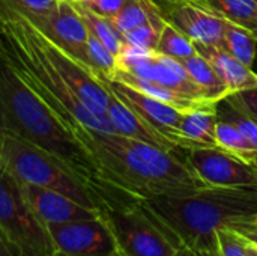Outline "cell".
<instances>
[{"instance_id":"16","label":"cell","mask_w":257,"mask_h":256,"mask_svg":"<svg viewBox=\"0 0 257 256\" xmlns=\"http://www.w3.org/2000/svg\"><path fill=\"white\" fill-rule=\"evenodd\" d=\"M181 62L184 63L191 81L200 89L208 103L218 104L229 95L227 86L203 56L196 53Z\"/></svg>"},{"instance_id":"8","label":"cell","mask_w":257,"mask_h":256,"mask_svg":"<svg viewBox=\"0 0 257 256\" xmlns=\"http://www.w3.org/2000/svg\"><path fill=\"white\" fill-rule=\"evenodd\" d=\"M36 41L47 56V59L53 63V66L59 71L65 83L72 89V92L78 97V100L95 115H107L110 92L99 81V78L93 74L90 68L75 60L60 47L53 44L47 36H44L35 27Z\"/></svg>"},{"instance_id":"11","label":"cell","mask_w":257,"mask_h":256,"mask_svg":"<svg viewBox=\"0 0 257 256\" xmlns=\"http://www.w3.org/2000/svg\"><path fill=\"white\" fill-rule=\"evenodd\" d=\"M38 30L75 60L92 69L87 53L89 30L77 11L74 0H59L53 15Z\"/></svg>"},{"instance_id":"35","label":"cell","mask_w":257,"mask_h":256,"mask_svg":"<svg viewBox=\"0 0 257 256\" xmlns=\"http://www.w3.org/2000/svg\"><path fill=\"white\" fill-rule=\"evenodd\" d=\"M250 256H257V249L250 244Z\"/></svg>"},{"instance_id":"28","label":"cell","mask_w":257,"mask_h":256,"mask_svg":"<svg viewBox=\"0 0 257 256\" xmlns=\"http://www.w3.org/2000/svg\"><path fill=\"white\" fill-rule=\"evenodd\" d=\"M224 101L257 122V86L239 92H232L224 98Z\"/></svg>"},{"instance_id":"26","label":"cell","mask_w":257,"mask_h":256,"mask_svg":"<svg viewBox=\"0 0 257 256\" xmlns=\"http://www.w3.org/2000/svg\"><path fill=\"white\" fill-rule=\"evenodd\" d=\"M217 256H250V244L235 231L229 228L218 229Z\"/></svg>"},{"instance_id":"2","label":"cell","mask_w":257,"mask_h":256,"mask_svg":"<svg viewBox=\"0 0 257 256\" xmlns=\"http://www.w3.org/2000/svg\"><path fill=\"white\" fill-rule=\"evenodd\" d=\"M0 131L57 157L89 187L98 172L87 148L14 71L0 53Z\"/></svg>"},{"instance_id":"19","label":"cell","mask_w":257,"mask_h":256,"mask_svg":"<svg viewBox=\"0 0 257 256\" xmlns=\"http://www.w3.org/2000/svg\"><path fill=\"white\" fill-rule=\"evenodd\" d=\"M215 142L217 146L244 158L251 164V161L256 158L257 151L253 145L241 134V131L230 122L218 119L215 127Z\"/></svg>"},{"instance_id":"27","label":"cell","mask_w":257,"mask_h":256,"mask_svg":"<svg viewBox=\"0 0 257 256\" xmlns=\"http://www.w3.org/2000/svg\"><path fill=\"white\" fill-rule=\"evenodd\" d=\"M158 38H160V32L157 29H154L149 23H145V24H142L136 29H131L130 32L122 35V41L125 44L137 45V47L154 50V51H157Z\"/></svg>"},{"instance_id":"37","label":"cell","mask_w":257,"mask_h":256,"mask_svg":"<svg viewBox=\"0 0 257 256\" xmlns=\"http://www.w3.org/2000/svg\"><path fill=\"white\" fill-rule=\"evenodd\" d=\"M74 2H78V3H89V2H93V0H74Z\"/></svg>"},{"instance_id":"10","label":"cell","mask_w":257,"mask_h":256,"mask_svg":"<svg viewBox=\"0 0 257 256\" xmlns=\"http://www.w3.org/2000/svg\"><path fill=\"white\" fill-rule=\"evenodd\" d=\"M163 15L193 42L223 45L227 20L208 0H176Z\"/></svg>"},{"instance_id":"14","label":"cell","mask_w":257,"mask_h":256,"mask_svg":"<svg viewBox=\"0 0 257 256\" xmlns=\"http://www.w3.org/2000/svg\"><path fill=\"white\" fill-rule=\"evenodd\" d=\"M107 116H108L110 122L113 124L116 133L120 136L151 143V145L158 146L161 149H166L169 152H175L176 149H179L173 142H170L167 137H164L161 133L154 130L143 119H140L128 106H125L111 92H110V103H108V109H107Z\"/></svg>"},{"instance_id":"25","label":"cell","mask_w":257,"mask_h":256,"mask_svg":"<svg viewBox=\"0 0 257 256\" xmlns=\"http://www.w3.org/2000/svg\"><path fill=\"white\" fill-rule=\"evenodd\" d=\"M217 107H218V104H217ZM220 110H223V112L220 113L217 110L218 119H223V121H227V122L233 124L241 131V134L253 145V148L257 151V122H254L250 116H247V115L241 113L239 110H236L235 107H232L224 100L221 101V109Z\"/></svg>"},{"instance_id":"31","label":"cell","mask_w":257,"mask_h":256,"mask_svg":"<svg viewBox=\"0 0 257 256\" xmlns=\"http://www.w3.org/2000/svg\"><path fill=\"white\" fill-rule=\"evenodd\" d=\"M232 231H235L236 234H239L248 244H251L253 247L257 249V219L251 220H245V222H239L236 225H233L232 228H229Z\"/></svg>"},{"instance_id":"38","label":"cell","mask_w":257,"mask_h":256,"mask_svg":"<svg viewBox=\"0 0 257 256\" xmlns=\"http://www.w3.org/2000/svg\"><path fill=\"white\" fill-rule=\"evenodd\" d=\"M251 166H254V167L257 169V155H256V158H254V160L251 161Z\"/></svg>"},{"instance_id":"13","label":"cell","mask_w":257,"mask_h":256,"mask_svg":"<svg viewBox=\"0 0 257 256\" xmlns=\"http://www.w3.org/2000/svg\"><path fill=\"white\" fill-rule=\"evenodd\" d=\"M196 51L203 56L215 69L218 77L224 81L229 94L245 91L257 86V74L245 63L232 56L221 45L193 42Z\"/></svg>"},{"instance_id":"32","label":"cell","mask_w":257,"mask_h":256,"mask_svg":"<svg viewBox=\"0 0 257 256\" xmlns=\"http://www.w3.org/2000/svg\"><path fill=\"white\" fill-rule=\"evenodd\" d=\"M173 256H217V252L212 250H199V249H190L182 246Z\"/></svg>"},{"instance_id":"30","label":"cell","mask_w":257,"mask_h":256,"mask_svg":"<svg viewBox=\"0 0 257 256\" xmlns=\"http://www.w3.org/2000/svg\"><path fill=\"white\" fill-rule=\"evenodd\" d=\"M126 2L128 0H93L89 3H83V5L92 12L110 20L125 6Z\"/></svg>"},{"instance_id":"23","label":"cell","mask_w":257,"mask_h":256,"mask_svg":"<svg viewBox=\"0 0 257 256\" xmlns=\"http://www.w3.org/2000/svg\"><path fill=\"white\" fill-rule=\"evenodd\" d=\"M87 53H89L93 74L110 77L114 72L116 56L90 32H89V39H87Z\"/></svg>"},{"instance_id":"22","label":"cell","mask_w":257,"mask_h":256,"mask_svg":"<svg viewBox=\"0 0 257 256\" xmlns=\"http://www.w3.org/2000/svg\"><path fill=\"white\" fill-rule=\"evenodd\" d=\"M226 20L251 30L257 23V0H208Z\"/></svg>"},{"instance_id":"6","label":"cell","mask_w":257,"mask_h":256,"mask_svg":"<svg viewBox=\"0 0 257 256\" xmlns=\"http://www.w3.org/2000/svg\"><path fill=\"white\" fill-rule=\"evenodd\" d=\"M0 235L15 256H54L44 223L26 204L18 183L0 169Z\"/></svg>"},{"instance_id":"21","label":"cell","mask_w":257,"mask_h":256,"mask_svg":"<svg viewBox=\"0 0 257 256\" xmlns=\"http://www.w3.org/2000/svg\"><path fill=\"white\" fill-rule=\"evenodd\" d=\"M157 53L178 59V60H184V59L196 54L197 51L194 48L193 41L188 36H185L173 24L166 23L160 33V38H158Z\"/></svg>"},{"instance_id":"12","label":"cell","mask_w":257,"mask_h":256,"mask_svg":"<svg viewBox=\"0 0 257 256\" xmlns=\"http://www.w3.org/2000/svg\"><path fill=\"white\" fill-rule=\"evenodd\" d=\"M18 186L26 204L45 226L98 217L96 210L84 207L56 190L20 183Z\"/></svg>"},{"instance_id":"29","label":"cell","mask_w":257,"mask_h":256,"mask_svg":"<svg viewBox=\"0 0 257 256\" xmlns=\"http://www.w3.org/2000/svg\"><path fill=\"white\" fill-rule=\"evenodd\" d=\"M157 51L154 50H148V48H142L137 45H131V44H122L120 51L116 56V69H130L131 66H134L136 63L145 60V59H151L155 56Z\"/></svg>"},{"instance_id":"39","label":"cell","mask_w":257,"mask_h":256,"mask_svg":"<svg viewBox=\"0 0 257 256\" xmlns=\"http://www.w3.org/2000/svg\"><path fill=\"white\" fill-rule=\"evenodd\" d=\"M256 219H257V217H256Z\"/></svg>"},{"instance_id":"24","label":"cell","mask_w":257,"mask_h":256,"mask_svg":"<svg viewBox=\"0 0 257 256\" xmlns=\"http://www.w3.org/2000/svg\"><path fill=\"white\" fill-rule=\"evenodd\" d=\"M110 21L114 26V29L120 35H123V33L130 32L131 29H136V27L148 23V17H146V12L140 3V0H128L125 3V6L113 18H110Z\"/></svg>"},{"instance_id":"3","label":"cell","mask_w":257,"mask_h":256,"mask_svg":"<svg viewBox=\"0 0 257 256\" xmlns=\"http://www.w3.org/2000/svg\"><path fill=\"white\" fill-rule=\"evenodd\" d=\"M145 204L176 234L182 246L217 252L218 229L257 217V186L203 187L188 195L146 199Z\"/></svg>"},{"instance_id":"7","label":"cell","mask_w":257,"mask_h":256,"mask_svg":"<svg viewBox=\"0 0 257 256\" xmlns=\"http://www.w3.org/2000/svg\"><path fill=\"white\" fill-rule=\"evenodd\" d=\"M184 151L185 161L208 187L257 186L256 167L220 146H197Z\"/></svg>"},{"instance_id":"20","label":"cell","mask_w":257,"mask_h":256,"mask_svg":"<svg viewBox=\"0 0 257 256\" xmlns=\"http://www.w3.org/2000/svg\"><path fill=\"white\" fill-rule=\"evenodd\" d=\"M57 3L59 0H0V8L23 15L36 29H41L56 11Z\"/></svg>"},{"instance_id":"4","label":"cell","mask_w":257,"mask_h":256,"mask_svg":"<svg viewBox=\"0 0 257 256\" xmlns=\"http://www.w3.org/2000/svg\"><path fill=\"white\" fill-rule=\"evenodd\" d=\"M98 217L110 229L120 256H173L182 243L145 204L104 183L90 186Z\"/></svg>"},{"instance_id":"36","label":"cell","mask_w":257,"mask_h":256,"mask_svg":"<svg viewBox=\"0 0 257 256\" xmlns=\"http://www.w3.org/2000/svg\"><path fill=\"white\" fill-rule=\"evenodd\" d=\"M250 32L253 33V36H254V39H256V42H257V23L254 24V27H253V29H251Z\"/></svg>"},{"instance_id":"1","label":"cell","mask_w":257,"mask_h":256,"mask_svg":"<svg viewBox=\"0 0 257 256\" xmlns=\"http://www.w3.org/2000/svg\"><path fill=\"white\" fill-rule=\"evenodd\" d=\"M84 146L96 166L98 181L137 199L181 196L208 187L185 160L146 142L90 131Z\"/></svg>"},{"instance_id":"9","label":"cell","mask_w":257,"mask_h":256,"mask_svg":"<svg viewBox=\"0 0 257 256\" xmlns=\"http://www.w3.org/2000/svg\"><path fill=\"white\" fill-rule=\"evenodd\" d=\"M95 75L108 89V92L117 97L140 119H143L148 125H151L154 130L161 133L164 137H167L179 148V124L184 116V110L176 109L154 97H149L122 81L108 78L101 74Z\"/></svg>"},{"instance_id":"15","label":"cell","mask_w":257,"mask_h":256,"mask_svg":"<svg viewBox=\"0 0 257 256\" xmlns=\"http://www.w3.org/2000/svg\"><path fill=\"white\" fill-rule=\"evenodd\" d=\"M217 104H203L184 112L179 124V148L184 151L197 146H217Z\"/></svg>"},{"instance_id":"17","label":"cell","mask_w":257,"mask_h":256,"mask_svg":"<svg viewBox=\"0 0 257 256\" xmlns=\"http://www.w3.org/2000/svg\"><path fill=\"white\" fill-rule=\"evenodd\" d=\"M256 39L248 29L227 20L221 45L224 50L251 68L256 59Z\"/></svg>"},{"instance_id":"5","label":"cell","mask_w":257,"mask_h":256,"mask_svg":"<svg viewBox=\"0 0 257 256\" xmlns=\"http://www.w3.org/2000/svg\"><path fill=\"white\" fill-rule=\"evenodd\" d=\"M0 169L20 184L45 187L93 208L90 187L63 161L47 151L0 131Z\"/></svg>"},{"instance_id":"33","label":"cell","mask_w":257,"mask_h":256,"mask_svg":"<svg viewBox=\"0 0 257 256\" xmlns=\"http://www.w3.org/2000/svg\"><path fill=\"white\" fill-rule=\"evenodd\" d=\"M0 256H15L2 235H0Z\"/></svg>"},{"instance_id":"18","label":"cell","mask_w":257,"mask_h":256,"mask_svg":"<svg viewBox=\"0 0 257 256\" xmlns=\"http://www.w3.org/2000/svg\"><path fill=\"white\" fill-rule=\"evenodd\" d=\"M78 14L81 15L87 30L96 36L114 56H117V53L120 51L122 48V35L114 29V26L111 24V21L108 18H104L95 12H92L90 9H87L83 3H78V2H74Z\"/></svg>"},{"instance_id":"34","label":"cell","mask_w":257,"mask_h":256,"mask_svg":"<svg viewBox=\"0 0 257 256\" xmlns=\"http://www.w3.org/2000/svg\"><path fill=\"white\" fill-rule=\"evenodd\" d=\"M157 5H158V8L161 9V12L164 14L166 11H167V8L173 3V2H176V0H154Z\"/></svg>"}]
</instances>
